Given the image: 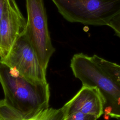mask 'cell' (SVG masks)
<instances>
[{"label":"cell","instance_id":"cell-1","mask_svg":"<svg viewBox=\"0 0 120 120\" xmlns=\"http://www.w3.org/2000/svg\"><path fill=\"white\" fill-rule=\"evenodd\" d=\"M70 68L82 85L97 87L103 100V114L120 120V83L110 76L92 58L82 53L75 54Z\"/></svg>","mask_w":120,"mask_h":120},{"label":"cell","instance_id":"cell-2","mask_svg":"<svg viewBox=\"0 0 120 120\" xmlns=\"http://www.w3.org/2000/svg\"><path fill=\"white\" fill-rule=\"evenodd\" d=\"M0 83L5 101L24 113L37 112L49 107V85H34L17 72L0 63Z\"/></svg>","mask_w":120,"mask_h":120},{"label":"cell","instance_id":"cell-3","mask_svg":"<svg viewBox=\"0 0 120 120\" xmlns=\"http://www.w3.org/2000/svg\"><path fill=\"white\" fill-rule=\"evenodd\" d=\"M67 20L90 25H108L120 14V0H52Z\"/></svg>","mask_w":120,"mask_h":120},{"label":"cell","instance_id":"cell-4","mask_svg":"<svg viewBox=\"0 0 120 120\" xmlns=\"http://www.w3.org/2000/svg\"><path fill=\"white\" fill-rule=\"evenodd\" d=\"M27 20L24 34L45 71L55 51L50 36L44 0H26Z\"/></svg>","mask_w":120,"mask_h":120},{"label":"cell","instance_id":"cell-5","mask_svg":"<svg viewBox=\"0 0 120 120\" xmlns=\"http://www.w3.org/2000/svg\"><path fill=\"white\" fill-rule=\"evenodd\" d=\"M6 65L34 85L47 84L46 71L42 68L35 51L24 33L13 45L8 54L0 59Z\"/></svg>","mask_w":120,"mask_h":120},{"label":"cell","instance_id":"cell-6","mask_svg":"<svg viewBox=\"0 0 120 120\" xmlns=\"http://www.w3.org/2000/svg\"><path fill=\"white\" fill-rule=\"evenodd\" d=\"M26 21L15 0H6L0 22V59L5 57L25 31Z\"/></svg>","mask_w":120,"mask_h":120},{"label":"cell","instance_id":"cell-7","mask_svg":"<svg viewBox=\"0 0 120 120\" xmlns=\"http://www.w3.org/2000/svg\"><path fill=\"white\" fill-rule=\"evenodd\" d=\"M104 100L96 87L82 85L79 91L61 108L63 116L80 112L99 118L103 114Z\"/></svg>","mask_w":120,"mask_h":120},{"label":"cell","instance_id":"cell-8","mask_svg":"<svg viewBox=\"0 0 120 120\" xmlns=\"http://www.w3.org/2000/svg\"><path fill=\"white\" fill-rule=\"evenodd\" d=\"M61 109L48 107L34 113H24L12 107L5 100H0V120H61Z\"/></svg>","mask_w":120,"mask_h":120},{"label":"cell","instance_id":"cell-9","mask_svg":"<svg viewBox=\"0 0 120 120\" xmlns=\"http://www.w3.org/2000/svg\"><path fill=\"white\" fill-rule=\"evenodd\" d=\"M92 57L110 76L120 83V65L108 61L96 54Z\"/></svg>","mask_w":120,"mask_h":120},{"label":"cell","instance_id":"cell-10","mask_svg":"<svg viewBox=\"0 0 120 120\" xmlns=\"http://www.w3.org/2000/svg\"><path fill=\"white\" fill-rule=\"evenodd\" d=\"M98 119L94 115L76 112L63 116L61 120H97Z\"/></svg>","mask_w":120,"mask_h":120},{"label":"cell","instance_id":"cell-11","mask_svg":"<svg viewBox=\"0 0 120 120\" xmlns=\"http://www.w3.org/2000/svg\"><path fill=\"white\" fill-rule=\"evenodd\" d=\"M114 31L116 35L120 38V14L114 17L108 24Z\"/></svg>","mask_w":120,"mask_h":120},{"label":"cell","instance_id":"cell-12","mask_svg":"<svg viewBox=\"0 0 120 120\" xmlns=\"http://www.w3.org/2000/svg\"><path fill=\"white\" fill-rule=\"evenodd\" d=\"M6 0H0V22L2 18Z\"/></svg>","mask_w":120,"mask_h":120}]
</instances>
